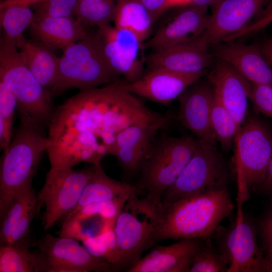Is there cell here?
Segmentation results:
<instances>
[{"label":"cell","mask_w":272,"mask_h":272,"mask_svg":"<svg viewBox=\"0 0 272 272\" xmlns=\"http://www.w3.org/2000/svg\"><path fill=\"white\" fill-rule=\"evenodd\" d=\"M198 144L190 135H163L153 142L140 171L138 190H145L159 198L176 181Z\"/></svg>","instance_id":"52a82bcc"},{"label":"cell","mask_w":272,"mask_h":272,"mask_svg":"<svg viewBox=\"0 0 272 272\" xmlns=\"http://www.w3.org/2000/svg\"><path fill=\"white\" fill-rule=\"evenodd\" d=\"M95 168V172L84 187L77 205L65 217L92 203L139 193L135 185L113 179L107 176L101 165Z\"/></svg>","instance_id":"d4e9b609"},{"label":"cell","mask_w":272,"mask_h":272,"mask_svg":"<svg viewBox=\"0 0 272 272\" xmlns=\"http://www.w3.org/2000/svg\"><path fill=\"white\" fill-rule=\"evenodd\" d=\"M202 34L184 42L152 51L146 57V65L150 70L161 67L184 74L208 72L216 58Z\"/></svg>","instance_id":"5bb4252c"},{"label":"cell","mask_w":272,"mask_h":272,"mask_svg":"<svg viewBox=\"0 0 272 272\" xmlns=\"http://www.w3.org/2000/svg\"><path fill=\"white\" fill-rule=\"evenodd\" d=\"M272 39V38H271Z\"/></svg>","instance_id":"7dc6e473"},{"label":"cell","mask_w":272,"mask_h":272,"mask_svg":"<svg viewBox=\"0 0 272 272\" xmlns=\"http://www.w3.org/2000/svg\"><path fill=\"white\" fill-rule=\"evenodd\" d=\"M249 100L255 109L272 119V85L251 84Z\"/></svg>","instance_id":"74e56055"},{"label":"cell","mask_w":272,"mask_h":272,"mask_svg":"<svg viewBox=\"0 0 272 272\" xmlns=\"http://www.w3.org/2000/svg\"><path fill=\"white\" fill-rule=\"evenodd\" d=\"M168 120L166 116L156 122L134 124L117 134L111 155L116 158L123 171L131 174L140 172L157 133Z\"/></svg>","instance_id":"d6986e66"},{"label":"cell","mask_w":272,"mask_h":272,"mask_svg":"<svg viewBox=\"0 0 272 272\" xmlns=\"http://www.w3.org/2000/svg\"><path fill=\"white\" fill-rule=\"evenodd\" d=\"M206 76L215 96L240 127L246 119L251 83L231 66L217 59Z\"/></svg>","instance_id":"ffe728a7"},{"label":"cell","mask_w":272,"mask_h":272,"mask_svg":"<svg viewBox=\"0 0 272 272\" xmlns=\"http://www.w3.org/2000/svg\"><path fill=\"white\" fill-rule=\"evenodd\" d=\"M37 214L36 197V199L28 208L16 225L9 239L4 244L29 246L30 225L34 217Z\"/></svg>","instance_id":"8d00e7d4"},{"label":"cell","mask_w":272,"mask_h":272,"mask_svg":"<svg viewBox=\"0 0 272 272\" xmlns=\"http://www.w3.org/2000/svg\"><path fill=\"white\" fill-rule=\"evenodd\" d=\"M210 51L216 59L231 66L250 83L272 85V66L260 46L223 42L211 46Z\"/></svg>","instance_id":"ac0fdd59"},{"label":"cell","mask_w":272,"mask_h":272,"mask_svg":"<svg viewBox=\"0 0 272 272\" xmlns=\"http://www.w3.org/2000/svg\"><path fill=\"white\" fill-rule=\"evenodd\" d=\"M266 256L267 260L269 262L271 267V271H272V249H266Z\"/></svg>","instance_id":"bcb514c9"},{"label":"cell","mask_w":272,"mask_h":272,"mask_svg":"<svg viewBox=\"0 0 272 272\" xmlns=\"http://www.w3.org/2000/svg\"><path fill=\"white\" fill-rule=\"evenodd\" d=\"M0 82L15 96L20 115L29 117L43 128L48 127L55 108L51 94L31 72L16 45L3 38L0 43Z\"/></svg>","instance_id":"8992f818"},{"label":"cell","mask_w":272,"mask_h":272,"mask_svg":"<svg viewBox=\"0 0 272 272\" xmlns=\"http://www.w3.org/2000/svg\"><path fill=\"white\" fill-rule=\"evenodd\" d=\"M193 0H168V9L177 6H187L190 5Z\"/></svg>","instance_id":"f6af8a7d"},{"label":"cell","mask_w":272,"mask_h":272,"mask_svg":"<svg viewBox=\"0 0 272 272\" xmlns=\"http://www.w3.org/2000/svg\"><path fill=\"white\" fill-rule=\"evenodd\" d=\"M164 203L158 242L210 238L234 208L226 186Z\"/></svg>","instance_id":"7a4b0ae2"},{"label":"cell","mask_w":272,"mask_h":272,"mask_svg":"<svg viewBox=\"0 0 272 272\" xmlns=\"http://www.w3.org/2000/svg\"><path fill=\"white\" fill-rule=\"evenodd\" d=\"M138 118L134 100L118 84L81 89L55 108L48 125L50 168H73L83 162L101 166L117 134Z\"/></svg>","instance_id":"6da1fadb"},{"label":"cell","mask_w":272,"mask_h":272,"mask_svg":"<svg viewBox=\"0 0 272 272\" xmlns=\"http://www.w3.org/2000/svg\"><path fill=\"white\" fill-rule=\"evenodd\" d=\"M130 196L124 195L107 201L92 203L83 208L77 213L65 217L63 221L83 220L98 216L105 221H115Z\"/></svg>","instance_id":"836d02e7"},{"label":"cell","mask_w":272,"mask_h":272,"mask_svg":"<svg viewBox=\"0 0 272 272\" xmlns=\"http://www.w3.org/2000/svg\"><path fill=\"white\" fill-rule=\"evenodd\" d=\"M78 0H41L30 6L34 9V21L47 18H74Z\"/></svg>","instance_id":"d590c367"},{"label":"cell","mask_w":272,"mask_h":272,"mask_svg":"<svg viewBox=\"0 0 272 272\" xmlns=\"http://www.w3.org/2000/svg\"><path fill=\"white\" fill-rule=\"evenodd\" d=\"M17 100L14 94L0 82V147L4 151L9 146L13 135V124Z\"/></svg>","instance_id":"d6a6232c"},{"label":"cell","mask_w":272,"mask_h":272,"mask_svg":"<svg viewBox=\"0 0 272 272\" xmlns=\"http://www.w3.org/2000/svg\"><path fill=\"white\" fill-rule=\"evenodd\" d=\"M243 202L238 199L236 221L233 226L222 229L218 251L228 263L227 272L271 271L269 262L258 247L253 226L244 217Z\"/></svg>","instance_id":"8fae6325"},{"label":"cell","mask_w":272,"mask_h":272,"mask_svg":"<svg viewBox=\"0 0 272 272\" xmlns=\"http://www.w3.org/2000/svg\"><path fill=\"white\" fill-rule=\"evenodd\" d=\"M43 255L47 272L110 271L111 264L91 254L76 239L47 234L35 242Z\"/></svg>","instance_id":"4fadbf2b"},{"label":"cell","mask_w":272,"mask_h":272,"mask_svg":"<svg viewBox=\"0 0 272 272\" xmlns=\"http://www.w3.org/2000/svg\"><path fill=\"white\" fill-rule=\"evenodd\" d=\"M259 186L264 191H272V155L267 166L265 179Z\"/></svg>","instance_id":"b9f144b4"},{"label":"cell","mask_w":272,"mask_h":272,"mask_svg":"<svg viewBox=\"0 0 272 272\" xmlns=\"http://www.w3.org/2000/svg\"><path fill=\"white\" fill-rule=\"evenodd\" d=\"M95 169L94 166L79 170L50 168L37 194L38 214L42 207L45 208L42 217L44 232L75 208Z\"/></svg>","instance_id":"30bf717a"},{"label":"cell","mask_w":272,"mask_h":272,"mask_svg":"<svg viewBox=\"0 0 272 272\" xmlns=\"http://www.w3.org/2000/svg\"><path fill=\"white\" fill-rule=\"evenodd\" d=\"M20 117V124L1 161L0 220L16 195L31 185L49 145L43 127L28 116Z\"/></svg>","instance_id":"277c9868"},{"label":"cell","mask_w":272,"mask_h":272,"mask_svg":"<svg viewBox=\"0 0 272 272\" xmlns=\"http://www.w3.org/2000/svg\"><path fill=\"white\" fill-rule=\"evenodd\" d=\"M128 197L115 219L113 229L118 260L112 270H126L136 263L144 251L158 242L164 216L162 199L147 193Z\"/></svg>","instance_id":"3957f363"},{"label":"cell","mask_w":272,"mask_h":272,"mask_svg":"<svg viewBox=\"0 0 272 272\" xmlns=\"http://www.w3.org/2000/svg\"><path fill=\"white\" fill-rule=\"evenodd\" d=\"M31 6L14 4L1 9V26L5 40L16 45L25 30L34 22V12Z\"/></svg>","instance_id":"83f0119b"},{"label":"cell","mask_w":272,"mask_h":272,"mask_svg":"<svg viewBox=\"0 0 272 272\" xmlns=\"http://www.w3.org/2000/svg\"><path fill=\"white\" fill-rule=\"evenodd\" d=\"M115 5L114 0H78L75 19L85 28L110 24L113 21Z\"/></svg>","instance_id":"f1b7e54d"},{"label":"cell","mask_w":272,"mask_h":272,"mask_svg":"<svg viewBox=\"0 0 272 272\" xmlns=\"http://www.w3.org/2000/svg\"><path fill=\"white\" fill-rule=\"evenodd\" d=\"M36 197L32 185L25 187L16 195L1 220L0 245L7 242L16 225Z\"/></svg>","instance_id":"4dcf8cb0"},{"label":"cell","mask_w":272,"mask_h":272,"mask_svg":"<svg viewBox=\"0 0 272 272\" xmlns=\"http://www.w3.org/2000/svg\"><path fill=\"white\" fill-rule=\"evenodd\" d=\"M203 238L181 239L154 248L127 272H189Z\"/></svg>","instance_id":"44dd1931"},{"label":"cell","mask_w":272,"mask_h":272,"mask_svg":"<svg viewBox=\"0 0 272 272\" xmlns=\"http://www.w3.org/2000/svg\"><path fill=\"white\" fill-rule=\"evenodd\" d=\"M149 12L155 22L168 9V0H139Z\"/></svg>","instance_id":"ab89813d"},{"label":"cell","mask_w":272,"mask_h":272,"mask_svg":"<svg viewBox=\"0 0 272 272\" xmlns=\"http://www.w3.org/2000/svg\"><path fill=\"white\" fill-rule=\"evenodd\" d=\"M104 53L108 64L124 82L132 83L145 74L146 57L143 43L131 31L112 26L98 27Z\"/></svg>","instance_id":"7c38bea8"},{"label":"cell","mask_w":272,"mask_h":272,"mask_svg":"<svg viewBox=\"0 0 272 272\" xmlns=\"http://www.w3.org/2000/svg\"><path fill=\"white\" fill-rule=\"evenodd\" d=\"M37 42L49 49L64 48L88 34L74 18H47L34 21L29 27Z\"/></svg>","instance_id":"603a6c76"},{"label":"cell","mask_w":272,"mask_h":272,"mask_svg":"<svg viewBox=\"0 0 272 272\" xmlns=\"http://www.w3.org/2000/svg\"><path fill=\"white\" fill-rule=\"evenodd\" d=\"M113 22L118 28L129 30L143 43L152 36L154 23L139 0H116Z\"/></svg>","instance_id":"484cf974"},{"label":"cell","mask_w":272,"mask_h":272,"mask_svg":"<svg viewBox=\"0 0 272 272\" xmlns=\"http://www.w3.org/2000/svg\"><path fill=\"white\" fill-rule=\"evenodd\" d=\"M271 23H272V0H269L265 8L257 19L242 31L228 38L225 42L234 41L241 37L257 32L265 29Z\"/></svg>","instance_id":"f35d334b"},{"label":"cell","mask_w":272,"mask_h":272,"mask_svg":"<svg viewBox=\"0 0 272 272\" xmlns=\"http://www.w3.org/2000/svg\"><path fill=\"white\" fill-rule=\"evenodd\" d=\"M210 242L209 238L202 241L189 272H227L228 264L225 258Z\"/></svg>","instance_id":"e575fe53"},{"label":"cell","mask_w":272,"mask_h":272,"mask_svg":"<svg viewBox=\"0 0 272 272\" xmlns=\"http://www.w3.org/2000/svg\"><path fill=\"white\" fill-rule=\"evenodd\" d=\"M211 123L217 142L224 150H229L240 128L229 110L215 95Z\"/></svg>","instance_id":"f546056e"},{"label":"cell","mask_w":272,"mask_h":272,"mask_svg":"<svg viewBox=\"0 0 272 272\" xmlns=\"http://www.w3.org/2000/svg\"><path fill=\"white\" fill-rule=\"evenodd\" d=\"M29 247L0 245V272H47L42 254L32 253Z\"/></svg>","instance_id":"4316f807"},{"label":"cell","mask_w":272,"mask_h":272,"mask_svg":"<svg viewBox=\"0 0 272 272\" xmlns=\"http://www.w3.org/2000/svg\"><path fill=\"white\" fill-rule=\"evenodd\" d=\"M114 223V222L109 223L99 234L82 241L91 254L110 263L112 270L118 260Z\"/></svg>","instance_id":"1f68e13d"},{"label":"cell","mask_w":272,"mask_h":272,"mask_svg":"<svg viewBox=\"0 0 272 272\" xmlns=\"http://www.w3.org/2000/svg\"><path fill=\"white\" fill-rule=\"evenodd\" d=\"M224 0H193L190 5L208 8L214 7Z\"/></svg>","instance_id":"ee69618b"},{"label":"cell","mask_w":272,"mask_h":272,"mask_svg":"<svg viewBox=\"0 0 272 272\" xmlns=\"http://www.w3.org/2000/svg\"><path fill=\"white\" fill-rule=\"evenodd\" d=\"M207 8L187 6L154 35L144 42L145 49L155 51L201 34L209 19Z\"/></svg>","instance_id":"7402d4cb"},{"label":"cell","mask_w":272,"mask_h":272,"mask_svg":"<svg viewBox=\"0 0 272 272\" xmlns=\"http://www.w3.org/2000/svg\"><path fill=\"white\" fill-rule=\"evenodd\" d=\"M225 165L216 144L198 140L193 156L173 184L163 194L164 202H172L226 186Z\"/></svg>","instance_id":"9c48e42d"},{"label":"cell","mask_w":272,"mask_h":272,"mask_svg":"<svg viewBox=\"0 0 272 272\" xmlns=\"http://www.w3.org/2000/svg\"><path fill=\"white\" fill-rule=\"evenodd\" d=\"M208 73L184 74L158 67L150 70L137 81H120V84L123 89L135 96L167 105Z\"/></svg>","instance_id":"2e32d148"},{"label":"cell","mask_w":272,"mask_h":272,"mask_svg":"<svg viewBox=\"0 0 272 272\" xmlns=\"http://www.w3.org/2000/svg\"><path fill=\"white\" fill-rule=\"evenodd\" d=\"M238 188L248 193L250 187L263 182L272 155V129L261 119H245L235 140Z\"/></svg>","instance_id":"ba28073f"},{"label":"cell","mask_w":272,"mask_h":272,"mask_svg":"<svg viewBox=\"0 0 272 272\" xmlns=\"http://www.w3.org/2000/svg\"><path fill=\"white\" fill-rule=\"evenodd\" d=\"M118 81L106 59L97 30L63 48L51 94L58 95L70 89L96 87Z\"/></svg>","instance_id":"5b68a950"},{"label":"cell","mask_w":272,"mask_h":272,"mask_svg":"<svg viewBox=\"0 0 272 272\" xmlns=\"http://www.w3.org/2000/svg\"><path fill=\"white\" fill-rule=\"evenodd\" d=\"M204 77L190 85L178 98V116L183 126L198 140L216 144L211 123L214 90L207 77Z\"/></svg>","instance_id":"9a60e30c"},{"label":"cell","mask_w":272,"mask_h":272,"mask_svg":"<svg viewBox=\"0 0 272 272\" xmlns=\"http://www.w3.org/2000/svg\"><path fill=\"white\" fill-rule=\"evenodd\" d=\"M267 0H224L214 7L202 36L210 47L244 30Z\"/></svg>","instance_id":"e0dca14e"},{"label":"cell","mask_w":272,"mask_h":272,"mask_svg":"<svg viewBox=\"0 0 272 272\" xmlns=\"http://www.w3.org/2000/svg\"><path fill=\"white\" fill-rule=\"evenodd\" d=\"M261 233L266 249H272V215L268 217L261 226Z\"/></svg>","instance_id":"60d3db41"},{"label":"cell","mask_w":272,"mask_h":272,"mask_svg":"<svg viewBox=\"0 0 272 272\" xmlns=\"http://www.w3.org/2000/svg\"><path fill=\"white\" fill-rule=\"evenodd\" d=\"M260 47L264 56L272 66V39L265 40Z\"/></svg>","instance_id":"7bdbcfd3"},{"label":"cell","mask_w":272,"mask_h":272,"mask_svg":"<svg viewBox=\"0 0 272 272\" xmlns=\"http://www.w3.org/2000/svg\"><path fill=\"white\" fill-rule=\"evenodd\" d=\"M16 46L31 72L51 93L57 78L58 57L49 48L37 41L28 40L24 36Z\"/></svg>","instance_id":"cb8c5ba5"}]
</instances>
